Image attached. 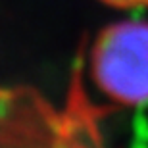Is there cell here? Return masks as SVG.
<instances>
[{"instance_id":"cell-1","label":"cell","mask_w":148,"mask_h":148,"mask_svg":"<svg viewBox=\"0 0 148 148\" xmlns=\"http://www.w3.org/2000/svg\"><path fill=\"white\" fill-rule=\"evenodd\" d=\"M90 77L117 104L148 102V21L127 19L106 27L90 48Z\"/></svg>"},{"instance_id":"cell-2","label":"cell","mask_w":148,"mask_h":148,"mask_svg":"<svg viewBox=\"0 0 148 148\" xmlns=\"http://www.w3.org/2000/svg\"><path fill=\"white\" fill-rule=\"evenodd\" d=\"M12 106L16 114L17 125L21 129L23 140L29 148L27 133H23V123L19 108H17V94L10 90ZM85 110L81 104H73L66 114L56 112L52 106L42 104L40 100H35L33 106V143L35 148H104L100 135L90 119H85ZM0 148H14L8 138L0 133Z\"/></svg>"},{"instance_id":"cell-3","label":"cell","mask_w":148,"mask_h":148,"mask_svg":"<svg viewBox=\"0 0 148 148\" xmlns=\"http://www.w3.org/2000/svg\"><path fill=\"white\" fill-rule=\"evenodd\" d=\"M104 4L121 8V10H131V8H144L148 6V0H102Z\"/></svg>"}]
</instances>
